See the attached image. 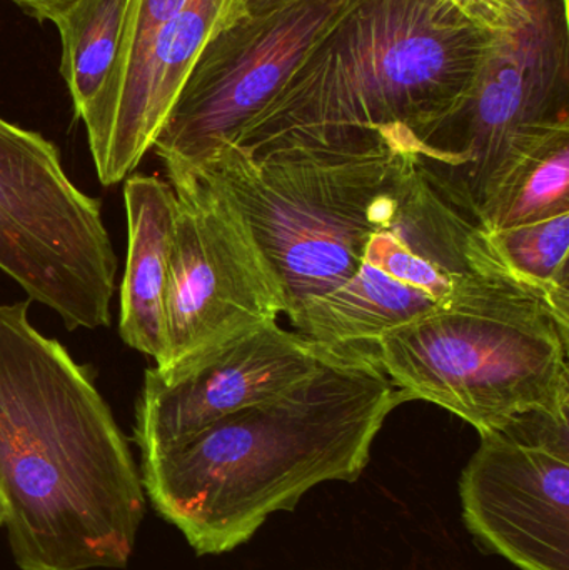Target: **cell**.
<instances>
[{"instance_id":"5b68a950","label":"cell","mask_w":569,"mask_h":570,"mask_svg":"<svg viewBox=\"0 0 569 570\" xmlns=\"http://www.w3.org/2000/svg\"><path fill=\"white\" fill-rule=\"evenodd\" d=\"M569 321L543 298L474 273L436 307L377 338L400 395L453 412L480 434L531 412L569 417Z\"/></svg>"},{"instance_id":"ba28073f","label":"cell","mask_w":569,"mask_h":570,"mask_svg":"<svg viewBox=\"0 0 569 570\" xmlns=\"http://www.w3.org/2000/svg\"><path fill=\"white\" fill-rule=\"evenodd\" d=\"M176 196L166 342L150 368L164 384L286 311L283 287L253 229L203 164L167 173Z\"/></svg>"},{"instance_id":"ffe728a7","label":"cell","mask_w":569,"mask_h":570,"mask_svg":"<svg viewBox=\"0 0 569 570\" xmlns=\"http://www.w3.org/2000/svg\"><path fill=\"white\" fill-rule=\"evenodd\" d=\"M3 525V508L2 502H0V528Z\"/></svg>"},{"instance_id":"4fadbf2b","label":"cell","mask_w":569,"mask_h":570,"mask_svg":"<svg viewBox=\"0 0 569 570\" xmlns=\"http://www.w3.org/2000/svg\"><path fill=\"white\" fill-rule=\"evenodd\" d=\"M127 263L120 285L119 334L134 351L159 361L166 342V301L176 196L167 180L134 174L124 180Z\"/></svg>"},{"instance_id":"ac0fdd59","label":"cell","mask_w":569,"mask_h":570,"mask_svg":"<svg viewBox=\"0 0 569 570\" xmlns=\"http://www.w3.org/2000/svg\"><path fill=\"white\" fill-rule=\"evenodd\" d=\"M9 2L16 3L27 16L33 17L39 22H50L56 26L77 0H9Z\"/></svg>"},{"instance_id":"8992f818","label":"cell","mask_w":569,"mask_h":570,"mask_svg":"<svg viewBox=\"0 0 569 570\" xmlns=\"http://www.w3.org/2000/svg\"><path fill=\"white\" fill-rule=\"evenodd\" d=\"M569 130L568 0H520L493 36L467 99L414 142L441 193L477 224L498 174L520 154Z\"/></svg>"},{"instance_id":"6da1fadb","label":"cell","mask_w":569,"mask_h":570,"mask_svg":"<svg viewBox=\"0 0 569 570\" xmlns=\"http://www.w3.org/2000/svg\"><path fill=\"white\" fill-rule=\"evenodd\" d=\"M0 304V502L20 570L124 569L146 514L129 442L82 365Z\"/></svg>"},{"instance_id":"30bf717a","label":"cell","mask_w":569,"mask_h":570,"mask_svg":"<svg viewBox=\"0 0 569 570\" xmlns=\"http://www.w3.org/2000/svg\"><path fill=\"white\" fill-rule=\"evenodd\" d=\"M353 0H293L243 13L197 57L154 142L166 173L233 146L277 96L313 43Z\"/></svg>"},{"instance_id":"d6986e66","label":"cell","mask_w":569,"mask_h":570,"mask_svg":"<svg viewBox=\"0 0 569 570\" xmlns=\"http://www.w3.org/2000/svg\"><path fill=\"white\" fill-rule=\"evenodd\" d=\"M290 2L293 0H243V7L246 13H264Z\"/></svg>"},{"instance_id":"52a82bcc","label":"cell","mask_w":569,"mask_h":570,"mask_svg":"<svg viewBox=\"0 0 569 570\" xmlns=\"http://www.w3.org/2000/svg\"><path fill=\"white\" fill-rule=\"evenodd\" d=\"M117 267L100 200L50 140L0 117V271L69 331H96L112 322Z\"/></svg>"},{"instance_id":"8fae6325","label":"cell","mask_w":569,"mask_h":570,"mask_svg":"<svg viewBox=\"0 0 569 570\" xmlns=\"http://www.w3.org/2000/svg\"><path fill=\"white\" fill-rule=\"evenodd\" d=\"M480 438L460 481L468 531L521 570H569V417L531 412Z\"/></svg>"},{"instance_id":"5bb4252c","label":"cell","mask_w":569,"mask_h":570,"mask_svg":"<svg viewBox=\"0 0 569 570\" xmlns=\"http://www.w3.org/2000/svg\"><path fill=\"white\" fill-rule=\"evenodd\" d=\"M569 213L501 230L474 229L471 266L543 298L569 321Z\"/></svg>"},{"instance_id":"2e32d148","label":"cell","mask_w":569,"mask_h":570,"mask_svg":"<svg viewBox=\"0 0 569 570\" xmlns=\"http://www.w3.org/2000/svg\"><path fill=\"white\" fill-rule=\"evenodd\" d=\"M129 0H77L56 23L62 43L60 73L77 119L96 109L112 76Z\"/></svg>"},{"instance_id":"e0dca14e","label":"cell","mask_w":569,"mask_h":570,"mask_svg":"<svg viewBox=\"0 0 569 570\" xmlns=\"http://www.w3.org/2000/svg\"><path fill=\"white\" fill-rule=\"evenodd\" d=\"M478 29L498 36L508 32L520 16V0H444Z\"/></svg>"},{"instance_id":"277c9868","label":"cell","mask_w":569,"mask_h":570,"mask_svg":"<svg viewBox=\"0 0 569 570\" xmlns=\"http://www.w3.org/2000/svg\"><path fill=\"white\" fill-rule=\"evenodd\" d=\"M200 164L246 217L290 321L356 273L367 240L400 213L420 169L410 139L383 132L259 154L224 146Z\"/></svg>"},{"instance_id":"3957f363","label":"cell","mask_w":569,"mask_h":570,"mask_svg":"<svg viewBox=\"0 0 569 570\" xmlns=\"http://www.w3.org/2000/svg\"><path fill=\"white\" fill-rule=\"evenodd\" d=\"M491 42L444 0H353L233 146L259 154L367 132L414 146L467 99Z\"/></svg>"},{"instance_id":"7c38bea8","label":"cell","mask_w":569,"mask_h":570,"mask_svg":"<svg viewBox=\"0 0 569 570\" xmlns=\"http://www.w3.org/2000/svg\"><path fill=\"white\" fill-rule=\"evenodd\" d=\"M354 347L363 345L324 344L271 322L169 384L147 368L134 424L140 458L174 448L226 415L290 391Z\"/></svg>"},{"instance_id":"7a4b0ae2","label":"cell","mask_w":569,"mask_h":570,"mask_svg":"<svg viewBox=\"0 0 569 570\" xmlns=\"http://www.w3.org/2000/svg\"><path fill=\"white\" fill-rule=\"evenodd\" d=\"M401 405L371 347H354L290 391L140 458L154 511L199 556L233 551L323 482H354Z\"/></svg>"},{"instance_id":"9a60e30c","label":"cell","mask_w":569,"mask_h":570,"mask_svg":"<svg viewBox=\"0 0 569 570\" xmlns=\"http://www.w3.org/2000/svg\"><path fill=\"white\" fill-rule=\"evenodd\" d=\"M569 213V130L514 157L491 184L477 217L481 230H501Z\"/></svg>"},{"instance_id":"9c48e42d","label":"cell","mask_w":569,"mask_h":570,"mask_svg":"<svg viewBox=\"0 0 569 570\" xmlns=\"http://www.w3.org/2000/svg\"><path fill=\"white\" fill-rule=\"evenodd\" d=\"M474 229L420 166L400 213L367 240L356 273L301 308L291 318L293 331L324 344L374 347L477 273L470 259Z\"/></svg>"}]
</instances>
